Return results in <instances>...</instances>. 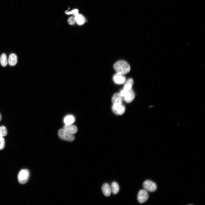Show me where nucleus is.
<instances>
[{
	"label": "nucleus",
	"mask_w": 205,
	"mask_h": 205,
	"mask_svg": "<svg viewBox=\"0 0 205 205\" xmlns=\"http://www.w3.org/2000/svg\"><path fill=\"white\" fill-rule=\"evenodd\" d=\"M114 68L117 73L124 75L128 73L130 70L129 63L124 60H120L114 65Z\"/></svg>",
	"instance_id": "obj_1"
},
{
	"label": "nucleus",
	"mask_w": 205,
	"mask_h": 205,
	"mask_svg": "<svg viewBox=\"0 0 205 205\" xmlns=\"http://www.w3.org/2000/svg\"><path fill=\"white\" fill-rule=\"evenodd\" d=\"M58 135L61 139L68 142H72L75 138L73 134H69L63 129H60L58 132Z\"/></svg>",
	"instance_id": "obj_2"
},
{
	"label": "nucleus",
	"mask_w": 205,
	"mask_h": 205,
	"mask_svg": "<svg viewBox=\"0 0 205 205\" xmlns=\"http://www.w3.org/2000/svg\"><path fill=\"white\" fill-rule=\"evenodd\" d=\"M30 176V173L27 169L21 170L18 175V180L19 182L21 184H24L27 183Z\"/></svg>",
	"instance_id": "obj_3"
},
{
	"label": "nucleus",
	"mask_w": 205,
	"mask_h": 205,
	"mask_svg": "<svg viewBox=\"0 0 205 205\" xmlns=\"http://www.w3.org/2000/svg\"><path fill=\"white\" fill-rule=\"evenodd\" d=\"M143 185L144 189L147 191L153 192L157 189L156 184L150 180L145 181L143 183Z\"/></svg>",
	"instance_id": "obj_4"
},
{
	"label": "nucleus",
	"mask_w": 205,
	"mask_h": 205,
	"mask_svg": "<svg viewBox=\"0 0 205 205\" xmlns=\"http://www.w3.org/2000/svg\"><path fill=\"white\" fill-rule=\"evenodd\" d=\"M112 110L113 112L117 115L123 114L125 110V107L122 103H115L113 104Z\"/></svg>",
	"instance_id": "obj_5"
},
{
	"label": "nucleus",
	"mask_w": 205,
	"mask_h": 205,
	"mask_svg": "<svg viewBox=\"0 0 205 205\" xmlns=\"http://www.w3.org/2000/svg\"><path fill=\"white\" fill-rule=\"evenodd\" d=\"M149 196L147 191L145 189H142L139 191L137 195V199L140 203H144L148 199Z\"/></svg>",
	"instance_id": "obj_6"
},
{
	"label": "nucleus",
	"mask_w": 205,
	"mask_h": 205,
	"mask_svg": "<svg viewBox=\"0 0 205 205\" xmlns=\"http://www.w3.org/2000/svg\"><path fill=\"white\" fill-rule=\"evenodd\" d=\"M113 80L116 84H122L126 81V78L124 75L116 73L113 76Z\"/></svg>",
	"instance_id": "obj_7"
},
{
	"label": "nucleus",
	"mask_w": 205,
	"mask_h": 205,
	"mask_svg": "<svg viewBox=\"0 0 205 205\" xmlns=\"http://www.w3.org/2000/svg\"><path fill=\"white\" fill-rule=\"evenodd\" d=\"M135 97V93L132 89L129 91H127L123 98L124 101L126 102L130 103L134 100Z\"/></svg>",
	"instance_id": "obj_8"
},
{
	"label": "nucleus",
	"mask_w": 205,
	"mask_h": 205,
	"mask_svg": "<svg viewBox=\"0 0 205 205\" xmlns=\"http://www.w3.org/2000/svg\"><path fill=\"white\" fill-rule=\"evenodd\" d=\"M63 129L70 134H74L77 131V127L71 124H65L63 126Z\"/></svg>",
	"instance_id": "obj_9"
},
{
	"label": "nucleus",
	"mask_w": 205,
	"mask_h": 205,
	"mask_svg": "<svg viewBox=\"0 0 205 205\" xmlns=\"http://www.w3.org/2000/svg\"><path fill=\"white\" fill-rule=\"evenodd\" d=\"M123 97L121 95L120 93H115L112 99V101L113 104L115 103H122Z\"/></svg>",
	"instance_id": "obj_10"
},
{
	"label": "nucleus",
	"mask_w": 205,
	"mask_h": 205,
	"mask_svg": "<svg viewBox=\"0 0 205 205\" xmlns=\"http://www.w3.org/2000/svg\"><path fill=\"white\" fill-rule=\"evenodd\" d=\"M102 190L104 195L106 196H109L111 193L110 187L109 185L107 183L104 184L102 186Z\"/></svg>",
	"instance_id": "obj_11"
},
{
	"label": "nucleus",
	"mask_w": 205,
	"mask_h": 205,
	"mask_svg": "<svg viewBox=\"0 0 205 205\" xmlns=\"http://www.w3.org/2000/svg\"><path fill=\"white\" fill-rule=\"evenodd\" d=\"M17 62V56L14 53L11 54L9 57L8 62L9 64L11 66L15 65Z\"/></svg>",
	"instance_id": "obj_12"
},
{
	"label": "nucleus",
	"mask_w": 205,
	"mask_h": 205,
	"mask_svg": "<svg viewBox=\"0 0 205 205\" xmlns=\"http://www.w3.org/2000/svg\"><path fill=\"white\" fill-rule=\"evenodd\" d=\"M123 89L126 91H128L132 89L134 84V81L131 78L128 79L125 82Z\"/></svg>",
	"instance_id": "obj_13"
},
{
	"label": "nucleus",
	"mask_w": 205,
	"mask_h": 205,
	"mask_svg": "<svg viewBox=\"0 0 205 205\" xmlns=\"http://www.w3.org/2000/svg\"><path fill=\"white\" fill-rule=\"evenodd\" d=\"M75 18L77 24L79 25H83L86 21V19L84 16L81 14H78L75 16Z\"/></svg>",
	"instance_id": "obj_14"
},
{
	"label": "nucleus",
	"mask_w": 205,
	"mask_h": 205,
	"mask_svg": "<svg viewBox=\"0 0 205 205\" xmlns=\"http://www.w3.org/2000/svg\"><path fill=\"white\" fill-rule=\"evenodd\" d=\"M110 187L111 192L114 194H116L119 191V186L117 183L115 182H113L112 183Z\"/></svg>",
	"instance_id": "obj_15"
},
{
	"label": "nucleus",
	"mask_w": 205,
	"mask_h": 205,
	"mask_svg": "<svg viewBox=\"0 0 205 205\" xmlns=\"http://www.w3.org/2000/svg\"><path fill=\"white\" fill-rule=\"evenodd\" d=\"M0 62L2 66L5 67L7 65L8 62L5 54L3 53L1 55L0 58Z\"/></svg>",
	"instance_id": "obj_16"
},
{
	"label": "nucleus",
	"mask_w": 205,
	"mask_h": 205,
	"mask_svg": "<svg viewBox=\"0 0 205 205\" xmlns=\"http://www.w3.org/2000/svg\"><path fill=\"white\" fill-rule=\"evenodd\" d=\"M75 119L74 117L69 115L66 116L64 118V121L65 124H71L74 121Z\"/></svg>",
	"instance_id": "obj_17"
},
{
	"label": "nucleus",
	"mask_w": 205,
	"mask_h": 205,
	"mask_svg": "<svg viewBox=\"0 0 205 205\" xmlns=\"http://www.w3.org/2000/svg\"><path fill=\"white\" fill-rule=\"evenodd\" d=\"M7 134V131L6 127L4 126L0 127V137L6 136Z\"/></svg>",
	"instance_id": "obj_18"
},
{
	"label": "nucleus",
	"mask_w": 205,
	"mask_h": 205,
	"mask_svg": "<svg viewBox=\"0 0 205 205\" xmlns=\"http://www.w3.org/2000/svg\"><path fill=\"white\" fill-rule=\"evenodd\" d=\"M67 22L68 24L70 25H74L76 22L75 17L73 16L70 17L68 19Z\"/></svg>",
	"instance_id": "obj_19"
},
{
	"label": "nucleus",
	"mask_w": 205,
	"mask_h": 205,
	"mask_svg": "<svg viewBox=\"0 0 205 205\" xmlns=\"http://www.w3.org/2000/svg\"><path fill=\"white\" fill-rule=\"evenodd\" d=\"M5 146V140L3 137H0V150L3 149Z\"/></svg>",
	"instance_id": "obj_20"
},
{
	"label": "nucleus",
	"mask_w": 205,
	"mask_h": 205,
	"mask_svg": "<svg viewBox=\"0 0 205 205\" xmlns=\"http://www.w3.org/2000/svg\"><path fill=\"white\" fill-rule=\"evenodd\" d=\"M65 13L67 15L73 14V15L75 16L79 14L78 10L77 9H74L71 11L65 12Z\"/></svg>",
	"instance_id": "obj_21"
},
{
	"label": "nucleus",
	"mask_w": 205,
	"mask_h": 205,
	"mask_svg": "<svg viewBox=\"0 0 205 205\" xmlns=\"http://www.w3.org/2000/svg\"><path fill=\"white\" fill-rule=\"evenodd\" d=\"M1 119H2V116H1V114L0 113V121L1 120Z\"/></svg>",
	"instance_id": "obj_22"
}]
</instances>
